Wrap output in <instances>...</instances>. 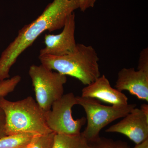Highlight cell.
<instances>
[{"label": "cell", "mask_w": 148, "mask_h": 148, "mask_svg": "<svg viewBox=\"0 0 148 148\" xmlns=\"http://www.w3.org/2000/svg\"><path fill=\"white\" fill-rule=\"evenodd\" d=\"M79 9L83 12H84L88 9L92 8L95 5L96 0H78Z\"/></svg>", "instance_id": "cell-17"}, {"label": "cell", "mask_w": 148, "mask_h": 148, "mask_svg": "<svg viewBox=\"0 0 148 148\" xmlns=\"http://www.w3.org/2000/svg\"><path fill=\"white\" fill-rule=\"evenodd\" d=\"M138 70L148 73V49H144L141 51L139 57Z\"/></svg>", "instance_id": "cell-16"}, {"label": "cell", "mask_w": 148, "mask_h": 148, "mask_svg": "<svg viewBox=\"0 0 148 148\" xmlns=\"http://www.w3.org/2000/svg\"><path fill=\"white\" fill-rule=\"evenodd\" d=\"M106 131L125 135L138 145L148 139V118L140 109L135 108Z\"/></svg>", "instance_id": "cell-8"}, {"label": "cell", "mask_w": 148, "mask_h": 148, "mask_svg": "<svg viewBox=\"0 0 148 148\" xmlns=\"http://www.w3.org/2000/svg\"><path fill=\"white\" fill-rule=\"evenodd\" d=\"M5 114L0 107V138L6 136Z\"/></svg>", "instance_id": "cell-18"}, {"label": "cell", "mask_w": 148, "mask_h": 148, "mask_svg": "<svg viewBox=\"0 0 148 148\" xmlns=\"http://www.w3.org/2000/svg\"><path fill=\"white\" fill-rule=\"evenodd\" d=\"M63 28L61 33L58 34H46L44 37L45 47L40 51L39 56H61L71 53L74 50L77 44L75 36V12L68 16Z\"/></svg>", "instance_id": "cell-7"}, {"label": "cell", "mask_w": 148, "mask_h": 148, "mask_svg": "<svg viewBox=\"0 0 148 148\" xmlns=\"http://www.w3.org/2000/svg\"><path fill=\"white\" fill-rule=\"evenodd\" d=\"M21 77L18 75L10 79L0 81V97H5L12 92L20 82Z\"/></svg>", "instance_id": "cell-15"}, {"label": "cell", "mask_w": 148, "mask_h": 148, "mask_svg": "<svg viewBox=\"0 0 148 148\" xmlns=\"http://www.w3.org/2000/svg\"><path fill=\"white\" fill-rule=\"evenodd\" d=\"M133 148H148V139L140 144L136 145Z\"/></svg>", "instance_id": "cell-20"}, {"label": "cell", "mask_w": 148, "mask_h": 148, "mask_svg": "<svg viewBox=\"0 0 148 148\" xmlns=\"http://www.w3.org/2000/svg\"><path fill=\"white\" fill-rule=\"evenodd\" d=\"M52 148H90L81 132L78 135L56 134Z\"/></svg>", "instance_id": "cell-11"}, {"label": "cell", "mask_w": 148, "mask_h": 148, "mask_svg": "<svg viewBox=\"0 0 148 148\" xmlns=\"http://www.w3.org/2000/svg\"><path fill=\"white\" fill-rule=\"evenodd\" d=\"M35 135L31 133L6 135L0 138V148H25Z\"/></svg>", "instance_id": "cell-12"}, {"label": "cell", "mask_w": 148, "mask_h": 148, "mask_svg": "<svg viewBox=\"0 0 148 148\" xmlns=\"http://www.w3.org/2000/svg\"><path fill=\"white\" fill-rule=\"evenodd\" d=\"M77 105L83 107L86 114L87 125L81 132L88 141L92 142L99 137L103 127L114 121L124 117L136 108V104L125 106H106L95 99L77 96Z\"/></svg>", "instance_id": "cell-4"}, {"label": "cell", "mask_w": 148, "mask_h": 148, "mask_svg": "<svg viewBox=\"0 0 148 148\" xmlns=\"http://www.w3.org/2000/svg\"><path fill=\"white\" fill-rule=\"evenodd\" d=\"M78 0H53L34 21L25 25L0 57V81L10 78L11 68L21 53L44 32L63 28L68 16L79 9Z\"/></svg>", "instance_id": "cell-1"}, {"label": "cell", "mask_w": 148, "mask_h": 148, "mask_svg": "<svg viewBox=\"0 0 148 148\" xmlns=\"http://www.w3.org/2000/svg\"><path fill=\"white\" fill-rule=\"evenodd\" d=\"M90 148H130L125 143L121 141H114L111 139L101 138L89 143Z\"/></svg>", "instance_id": "cell-14"}, {"label": "cell", "mask_w": 148, "mask_h": 148, "mask_svg": "<svg viewBox=\"0 0 148 148\" xmlns=\"http://www.w3.org/2000/svg\"><path fill=\"white\" fill-rule=\"evenodd\" d=\"M77 105V96L73 92L63 95L55 101L51 109L44 112L48 127L56 134L78 135L86 123V118L75 120L72 116V108Z\"/></svg>", "instance_id": "cell-6"}, {"label": "cell", "mask_w": 148, "mask_h": 148, "mask_svg": "<svg viewBox=\"0 0 148 148\" xmlns=\"http://www.w3.org/2000/svg\"><path fill=\"white\" fill-rule=\"evenodd\" d=\"M42 65L59 73L74 77L87 86L101 76L99 58L94 48L90 45L77 44L71 53L61 56H39Z\"/></svg>", "instance_id": "cell-2"}, {"label": "cell", "mask_w": 148, "mask_h": 148, "mask_svg": "<svg viewBox=\"0 0 148 148\" xmlns=\"http://www.w3.org/2000/svg\"><path fill=\"white\" fill-rule=\"evenodd\" d=\"M115 87L121 92L127 90L138 99L148 102V73L123 68L118 74Z\"/></svg>", "instance_id": "cell-9"}, {"label": "cell", "mask_w": 148, "mask_h": 148, "mask_svg": "<svg viewBox=\"0 0 148 148\" xmlns=\"http://www.w3.org/2000/svg\"><path fill=\"white\" fill-rule=\"evenodd\" d=\"M81 96L99 99L112 106H123L128 104V98L126 95L112 87L105 75L99 77L84 88Z\"/></svg>", "instance_id": "cell-10"}, {"label": "cell", "mask_w": 148, "mask_h": 148, "mask_svg": "<svg viewBox=\"0 0 148 148\" xmlns=\"http://www.w3.org/2000/svg\"><path fill=\"white\" fill-rule=\"evenodd\" d=\"M140 110L143 112V114L148 118V105L143 104L140 107Z\"/></svg>", "instance_id": "cell-19"}, {"label": "cell", "mask_w": 148, "mask_h": 148, "mask_svg": "<svg viewBox=\"0 0 148 148\" xmlns=\"http://www.w3.org/2000/svg\"><path fill=\"white\" fill-rule=\"evenodd\" d=\"M32 79L36 102L44 112L50 110L52 104L63 96L67 77L53 72L41 64L30 66Z\"/></svg>", "instance_id": "cell-5"}, {"label": "cell", "mask_w": 148, "mask_h": 148, "mask_svg": "<svg viewBox=\"0 0 148 148\" xmlns=\"http://www.w3.org/2000/svg\"><path fill=\"white\" fill-rule=\"evenodd\" d=\"M0 107L5 114L7 135L20 133L41 135L52 132L48 127L44 112L31 96L16 102L0 97Z\"/></svg>", "instance_id": "cell-3"}, {"label": "cell", "mask_w": 148, "mask_h": 148, "mask_svg": "<svg viewBox=\"0 0 148 148\" xmlns=\"http://www.w3.org/2000/svg\"><path fill=\"white\" fill-rule=\"evenodd\" d=\"M56 133L35 135L25 148H52Z\"/></svg>", "instance_id": "cell-13"}]
</instances>
